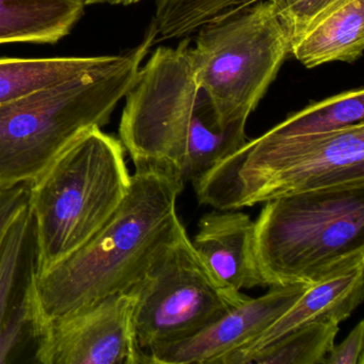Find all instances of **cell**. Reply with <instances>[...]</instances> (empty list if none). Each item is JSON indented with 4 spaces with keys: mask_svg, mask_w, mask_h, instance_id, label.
Returning a JSON list of instances; mask_svg holds the SVG:
<instances>
[{
    "mask_svg": "<svg viewBox=\"0 0 364 364\" xmlns=\"http://www.w3.org/2000/svg\"><path fill=\"white\" fill-rule=\"evenodd\" d=\"M184 186L178 174L136 167L129 191L109 220L86 244L38 278L46 321L137 284L186 231L176 210Z\"/></svg>",
    "mask_w": 364,
    "mask_h": 364,
    "instance_id": "1",
    "label": "cell"
},
{
    "mask_svg": "<svg viewBox=\"0 0 364 364\" xmlns=\"http://www.w3.org/2000/svg\"><path fill=\"white\" fill-rule=\"evenodd\" d=\"M191 39L161 46L140 68L121 117V142L135 167L203 176L247 141L246 127L221 124L189 60Z\"/></svg>",
    "mask_w": 364,
    "mask_h": 364,
    "instance_id": "2",
    "label": "cell"
},
{
    "mask_svg": "<svg viewBox=\"0 0 364 364\" xmlns=\"http://www.w3.org/2000/svg\"><path fill=\"white\" fill-rule=\"evenodd\" d=\"M156 39L153 20L112 65L0 106V189L31 183L80 136L107 124Z\"/></svg>",
    "mask_w": 364,
    "mask_h": 364,
    "instance_id": "3",
    "label": "cell"
},
{
    "mask_svg": "<svg viewBox=\"0 0 364 364\" xmlns=\"http://www.w3.org/2000/svg\"><path fill=\"white\" fill-rule=\"evenodd\" d=\"M193 184L200 203L219 210L364 185V123L304 137L263 134L249 139Z\"/></svg>",
    "mask_w": 364,
    "mask_h": 364,
    "instance_id": "4",
    "label": "cell"
},
{
    "mask_svg": "<svg viewBox=\"0 0 364 364\" xmlns=\"http://www.w3.org/2000/svg\"><path fill=\"white\" fill-rule=\"evenodd\" d=\"M121 140L95 127L29 183L38 278L86 244L109 220L131 185Z\"/></svg>",
    "mask_w": 364,
    "mask_h": 364,
    "instance_id": "5",
    "label": "cell"
},
{
    "mask_svg": "<svg viewBox=\"0 0 364 364\" xmlns=\"http://www.w3.org/2000/svg\"><path fill=\"white\" fill-rule=\"evenodd\" d=\"M255 248L266 287L312 284L364 251V185L265 202Z\"/></svg>",
    "mask_w": 364,
    "mask_h": 364,
    "instance_id": "6",
    "label": "cell"
},
{
    "mask_svg": "<svg viewBox=\"0 0 364 364\" xmlns=\"http://www.w3.org/2000/svg\"><path fill=\"white\" fill-rule=\"evenodd\" d=\"M289 52L291 38L276 4L264 0L223 12L200 27L188 55L221 124L246 127Z\"/></svg>",
    "mask_w": 364,
    "mask_h": 364,
    "instance_id": "7",
    "label": "cell"
},
{
    "mask_svg": "<svg viewBox=\"0 0 364 364\" xmlns=\"http://www.w3.org/2000/svg\"><path fill=\"white\" fill-rule=\"evenodd\" d=\"M129 291L136 297V340L146 364L153 349L193 336L247 296L219 287L187 231Z\"/></svg>",
    "mask_w": 364,
    "mask_h": 364,
    "instance_id": "8",
    "label": "cell"
},
{
    "mask_svg": "<svg viewBox=\"0 0 364 364\" xmlns=\"http://www.w3.org/2000/svg\"><path fill=\"white\" fill-rule=\"evenodd\" d=\"M135 304L133 291H123L50 319L36 363L146 364L136 340Z\"/></svg>",
    "mask_w": 364,
    "mask_h": 364,
    "instance_id": "9",
    "label": "cell"
},
{
    "mask_svg": "<svg viewBox=\"0 0 364 364\" xmlns=\"http://www.w3.org/2000/svg\"><path fill=\"white\" fill-rule=\"evenodd\" d=\"M48 321L38 291V240L28 205L0 242V364L36 363Z\"/></svg>",
    "mask_w": 364,
    "mask_h": 364,
    "instance_id": "10",
    "label": "cell"
},
{
    "mask_svg": "<svg viewBox=\"0 0 364 364\" xmlns=\"http://www.w3.org/2000/svg\"><path fill=\"white\" fill-rule=\"evenodd\" d=\"M310 284L270 287L265 295L246 296L193 336L153 349L149 364H221L232 351L267 329Z\"/></svg>",
    "mask_w": 364,
    "mask_h": 364,
    "instance_id": "11",
    "label": "cell"
},
{
    "mask_svg": "<svg viewBox=\"0 0 364 364\" xmlns=\"http://www.w3.org/2000/svg\"><path fill=\"white\" fill-rule=\"evenodd\" d=\"M363 274L362 251L309 285L289 310L259 336L232 351L221 364H249L257 351L306 323L319 321L342 323L363 300Z\"/></svg>",
    "mask_w": 364,
    "mask_h": 364,
    "instance_id": "12",
    "label": "cell"
},
{
    "mask_svg": "<svg viewBox=\"0 0 364 364\" xmlns=\"http://www.w3.org/2000/svg\"><path fill=\"white\" fill-rule=\"evenodd\" d=\"M191 244L210 276L230 295L266 287L255 257V221L246 213L215 210L203 215Z\"/></svg>",
    "mask_w": 364,
    "mask_h": 364,
    "instance_id": "13",
    "label": "cell"
},
{
    "mask_svg": "<svg viewBox=\"0 0 364 364\" xmlns=\"http://www.w3.org/2000/svg\"><path fill=\"white\" fill-rule=\"evenodd\" d=\"M364 50V0H340L291 43L289 55L312 69L353 63Z\"/></svg>",
    "mask_w": 364,
    "mask_h": 364,
    "instance_id": "14",
    "label": "cell"
},
{
    "mask_svg": "<svg viewBox=\"0 0 364 364\" xmlns=\"http://www.w3.org/2000/svg\"><path fill=\"white\" fill-rule=\"evenodd\" d=\"M82 10L77 0H0V44L56 43Z\"/></svg>",
    "mask_w": 364,
    "mask_h": 364,
    "instance_id": "15",
    "label": "cell"
},
{
    "mask_svg": "<svg viewBox=\"0 0 364 364\" xmlns=\"http://www.w3.org/2000/svg\"><path fill=\"white\" fill-rule=\"evenodd\" d=\"M118 57L0 59V106L108 67Z\"/></svg>",
    "mask_w": 364,
    "mask_h": 364,
    "instance_id": "16",
    "label": "cell"
},
{
    "mask_svg": "<svg viewBox=\"0 0 364 364\" xmlns=\"http://www.w3.org/2000/svg\"><path fill=\"white\" fill-rule=\"evenodd\" d=\"M364 123L363 88L315 102L266 132L276 137L323 135Z\"/></svg>",
    "mask_w": 364,
    "mask_h": 364,
    "instance_id": "17",
    "label": "cell"
},
{
    "mask_svg": "<svg viewBox=\"0 0 364 364\" xmlns=\"http://www.w3.org/2000/svg\"><path fill=\"white\" fill-rule=\"evenodd\" d=\"M338 330L333 321L306 323L257 351L249 364H325Z\"/></svg>",
    "mask_w": 364,
    "mask_h": 364,
    "instance_id": "18",
    "label": "cell"
},
{
    "mask_svg": "<svg viewBox=\"0 0 364 364\" xmlns=\"http://www.w3.org/2000/svg\"><path fill=\"white\" fill-rule=\"evenodd\" d=\"M259 1L264 0H156L154 20L161 35L178 39L189 37L223 12Z\"/></svg>",
    "mask_w": 364,
    "mask_h": 364,
    "instance_id": "19",
    "label": "cell"
},
{
    "mask_svg": "<svg viewBox=\"0 0 364 364\" xmlns=\"http://www.w3.org/2000/svg\"><path fill=\"white\" fill-rule=\"evenodd\" d=\"M338 1L340 0H274V3L291 43Z\"/></svg>",
    "mask_w": 364,
    "mask_h": 364,
    "instance_id": "20",
    "label": "cell"
},
{
    "mask_svg": "<svg viewBox=\"0 0 364 364\" xmlns=\"http://www.w3.org/2000/svg\"><path fill=\"white\" fill-rule=\"evenodd\" d=\"M325 364H364L363 321H360L340 344H334Z\"/></svg>",
    "mask_w": 364,
    "mask_h": 364,
    "instance_id": "21",
    "label": "cell"
},
{
    "mask_svg": "<svg viewBox=\"0 0 364 364\" xmlns=\"http://www.w3.org/2000/svg\"><path fill=\"white\" fill-rule=\"evenodd\" d=\"M29 183L0 189V242L14 219L28 205Z\"/></svg>",
    "mask_w": 364,
    "mask_h": 364,
    "instance_id": "22",
    "label": "cell"
},
{
    "mask_svg": "<svg viewBox=\"0 0 364 364\" xmlns=\"http://www.w3.org/2000/svg\"><path fill=\"white\" fill-rule=\"evenodd\" d=\"M82 6L97 5V4H108V5L129 6L139 3L141 0H77Z\"/></svg>",
    "mask_w": 364,
    "mask_h": 364,
    "instance_id": "23",
    "label": "cell"
}]
</instances>
